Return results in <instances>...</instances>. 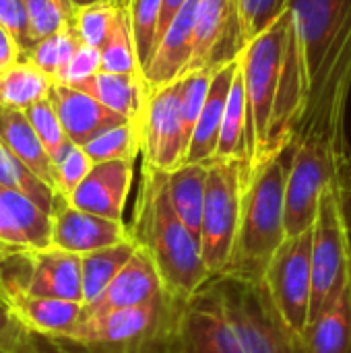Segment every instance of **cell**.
I'll list each match as a JSON object with an SVG mask.
<instances>
[{
	"label": "cell",
	"mask_w": 351,
	"mask_h": 353,
	"mask_svg": "<svg viewBox=\"0 0 351 353\" xmlns=\"http://www.w3.org/2000/svg\"><path fill=\"white\" fill-rule=\"evenodd\" d=\"M0 254H2V250H0Z\"/></svg>",
	"instance_id": "obj_49"
},
{
	"label": "cell",
	"mask_w": 351,
	"mask_h": 353,
	"mask_svg": "<svg viewBox=\"0 0 351 353\" xmlns=\"http://www.w3.org/2000/svg\"><path fill=\"white\" fill-rule=\"evenodd\" d=\"M99 70H101V50L81 43L79 50L68 60V64L64 66V70L56 83L77 87V85L89 81L91 77H95Z\"/></svg>",
	"instance_id": "obj_39"
},
{
	"label": "cell",
	"mask_w": 351,
	"mask_h": 353,
	"mask_svg": "<svg viewBox=\"0 0 351 353\" xmlns=\"http://www.w3.org/2000/svg\"><path fill=\"white\" fill-rule=\"evenodd\" d=\"M17 319V323L31 333L64 339L72 333L83 316V304L58 300V298H37L27 294H6L2 296Z\"/></svg>",
	"instance_id": "obj_19"
},
{
	"label": "cell",
	"mask_w": 351,
	"mask_h": 353,
	"mask_svg": "<svg viewBox=\"0 0 351 353\" xmlns=\"http://www.w3.org/2000/svg\"><path fill=\"white\" fill-rule=\"evenodd\" d=\"M132 176L134 161L130 159L93 163L87 178L66 201L81 211L114 221H124V209L132 188Z\"/></svg>",
	"instance_id": "obj_14"
},
{
	"label": "cell",
	"mask_w": 351,
	"mask_h": 353,
	"mask_svg": "<svg viewBox=\"0 0 351 353\" xmlns=\"http://www.w3.org/2000/svg\"><path fill=\"white\" fill-rule=\"evenodd\" d=\"M19 60H23V50L17 43V39L0 25V74L10 68L12 64H17Z\"/></svg>",
	"instance_id": "obj_43"
},
{
	"label": "cell",
	"mask_w": 351,
	"mask_h": 353,
	"mask_svg": "<svg viewBox=\"0 0 351 353\" xmlns=\"http://www.w3.org/2000/svg\"><path fill=\"white\" fill-rule=\"evenodd\" d=\"M0 186L14 188L29 196L43 211L52 213L56 203V192L43 180H39L19 157H14L0 141Z\"/></svg>",
	"instance_id": "obj_28"
},
{
	"label": "cell",
	"mask_w": 351,
	"mask_h": 353,
	"mask_svg": "<svg viewBox=\"0 0 351 353\" xmlns=\"http://www.w3.org/2000/svg\"><path fill=\"white\" fill-rule=\"evenodd\" d=\"M114 4H118V6H126L128 4V0H112Z\"/></svg>",
	"instance_id": "obj_46"
},
{
	"label": "cell",
	"mask_w": 351,
	"mask_h": 353,
	"mask_svg": "<svg viewBox=\"0 0 351 353\" xmlns=\"http://www.w3.org/2000/svg\"><path fill=\"white\" fill-rule=\"evenodd\" d=\"M25 114L31 120L41 145L46 147V151H48V155H50V159L54 161V168H56V163L68 153V149L74 143H70V139L66 137V132L62 128V122H60L52 101L41 99V101L29 105L25 110Z\"/></svg>",
	"instance_id": "obj_33"
},
{
	"label": "cell",
	"mask_w": 351,
	"mask_h": 353,
	"mask_svg": "<svg viewBox=\"0 0 351 353\" xmlns=\"http://www.w3.org/2000/svg\"><path fill=\"white\" fill-rule=\"evenodd\" d=\"M186 4V0H163L161 6V19H159V31H157V39L163 35V31L170 27V23L174 21V17L178 14V10Z\"/></svg>",
	"instance_id": "obj_44"
},
{
	"label": "cell",
	"mask_w": 351,
	"mask_h": 353,
	"mask_svg": "<svg viewBox=\"0 0 351 353\" xmlns=\"http://www.w3.org/2000/svg\"><path fill=\"white\" fill-rule=\"evenodd\" d=\"M238 60L246 93L248 180L261 163L294 143L304 110V79L288 6L263 33L244 43Z\"/></svg>",
	"instance_id": "obj_2"
},
{
	"label": "cell",
	"mask_w": 351,
	"mask_h": 353,
	"mask_svg": "<svg viewBox=\"0 0 351 353\" xmlns=\"http://www.w3.org/2000/svg\"><path fill=\"white\" fill-rule=\"evenodd\" d=\"M97 2H106V0H70V4L74 8H85V6H91V4H97Z\"/></svg>",
	"instance_id": "obj_45"
},
{
	"label": "cell",
	"mask_w": 351,
	"mask_h": 353,
	"mask_svg": "<svg viewBox=\"0 0 351 353\" xmlns=\"http://www.w3.org/2000/svg\"><path fill=\"white\" fill-rule=\"evenodd\" d=\"M52 87L54 79L23 58L0 74V105L27 110L29 105L48 99Z\"/></svg>",
	"instance_id": "obj_26"
},
{
	"label": "cell",
	"mask_w": 351,
	"mask_h": 353,
	"mask_svg": "<svg viewBox=\"0 0 351 353\" xmlns=\"http://www.w3.org/2000/svg\"><path fill=\"white\" fill-rule=\"evenodd\" d=\"M172 353H244L217 277L184 302Z\"/></svg>",
	"instance_id": "obj_11"
},
{
	"label": "cell",
	"mask_w": 351,
	"mask_h": 353,
	"mask_svg": "<svg viewBox=\"0 0 351 353\" xmlns=\"http://www.w3.org/2000/svg\"><path fill=\"white\" fill-rule=\"evenodd\" d=\"M21 331H23V327L17 323L6 300L0 296V352H8V347L12 345V341L17 339V335Z\"/></svg>",
	"instance_id": "obj_42"
},
{
	"label": "cell",
	"mask_w": 351,
	"mask_h": 353,
	"mask_svg": "<svg viewBox=\"0 0 351 353\" xmlns=\"http://www.w3.org/2000/svg\"><path fill=\"white\" fill-rule=\"evenodd\" d=\"M118 8L120 6L114 4L112 0L97 2V4L85 6V8H77L74 31H77L79 39L85 46L101 50V46L106 43V39H108V35H110V31L114 27Z\"/></svg>",
	"instance_id": "obj_35"
},
{
	"label": "cell",
	"mask_w": 351,
	"mask_h": 353,
	"mask_svg": "<svg viewBox=\"0 0 351 353\" xmlns=\"http://www.w3.org/2000/svg\"><path fill=\"white\" fill-rule=\"evenodd\" d=\"M244 48L236 0H199L194 14V50L188 70L221 66Z\"/></svg>",
	"instance_id": "obj_12"
},
{
	"label": "cell",
	"mask_w": 351,
	"mask_h": 353,
	"mask_svg": "<svg viewBox=\"0 0 351 353\" xmlns=\"http://www.w3.org/2000/svg\"><path fill=\"white\" fill-rule=\"evenodd\" d=\"M246 184V163L234 159H215L209 163L207 199L201 221V252L209 275L223 277L232 259L242 192Z\"/></svg>",
	"instance_id": "obj_7"
},
{
	"label": "cell",
	"mask_w": 351,
	"mask_h": 353,
	"mask_svg": "<svg viewBox=\"0 0 351 353\" xmlns=\"http://www.w3.org/2000/svg\"><path fill=\"white\" fill-rule=\"evenodd\" d=\"M207 178L209 165L205 163H184L168 174V192L172 207L194 236L201 234L203 209L207 199Z\"/></svg>",
	"instance_id": "obj_23"
},
{
	"label": "cell",
	"mask_w": 351,
	"mask_h": 353,
	"mask_svg": "<svg viewBox=\"0 0 351 353\" xmlns=\"http://www.w3.org/2000/svg\"><path fill=\"white\" fill-rule=\"evenodd\" d=\"M288 6V0H238V21L242 41L263 33Z\"/></svg>",
	"instance_id": "obj_36"
},
{
	"label": "cell",
	"mask_w": 351,
	"mask_h": 353,
	"mask_svg": "<svg viewBox=\"0 0 351 353\" xmlns=\"http://www.w3.org/2000/svg\"><path fill=\"white\" fill-rule=\"evenodd\" d=\"M77 89L89 93L112 112L134 122L139 120L149 95L143 74H116L106 70H99L89 81L77 85Z\"/></svg>",
	"instance_id": "obj_21"
},
{
	"label": "cell",
	"mask_w": 351,
	"mask_h": 353,
	"mask_svg": "<svg viewBox=\"0 0 351 353\" xmlns=\"http://www.w3.org/2000/svg\"><path fill=\"white\" fill-rule=\"evenodd\" d=\"M83 41L79 39L74 27H66L54 35H48L43 39H37L29 52L25 54V60H29L33 66H37L41 72H46L54 83L62 74L64 66L72 58V54L79 50Z\"/></svg>",
	"instance_id": "obj_29"
},
{
	"label": "cell",
	"mask_w": 351,
	"mask_h": 353,
	"mask_svg": "<svg viewBox=\"0 0 351 353\" xmlns=\"http://www.w3.org/2000/svg\"><path fill=\"white\" fill-rule=\"evenodd\" d=\"M0 141L14 157H19L39 180H43L56 192L54 161L41 145L25 110L0 105Z\"/></svg>",
	"instance_id": "obj_20"
},
{
	"label": "cell",
	"mask_w": 351,
	"mask_h": 353,
	"mask_svg": "<svg viewBox=\"0 0 351 353\" xmlns=\"http://www.w3.org/2000/svg\"><path fill=\"white\" fill-rule=\"evenodd\" d=\"M91 168H93V161L89 159L85 149L79 145H72L68 153L56 163V194L62 199H68L77 190V186L87 178Z\"/></svg>",
	"instance_id": "obj_37"
},
{
	"label": "cell",
	"mask_w": 351,
	"mask_h": 353,
	"mask_svg": "<svg viewBox=\"0 0 351 353\" xmlns=\"http://www.w3.org/2000/svg\"><path fill=\"white\" fill-rule=\"evenodd\" d=\"M137 242L132 238L83 254L81 256V273H83V306L91 304L95 298L101 296V292L114 281V277L126 267V263L137 252Z\"/></svg>",
	"instance_id": "obj_24"
},
{
	"label": "cell",
	"mask_w": 351,
	"mask_h": 353,
	"mask_svg": "<svg viewBox=\"0 0 351 353\" xmlns=\"http://www.w3.org/2000/svg\"><path fill=\"white\" fill-rule=\"evenodd\" d=\"M48 99L52 101L66 137L79 147H85L101 132L128 122L124 116L112 112L95 97L77 87L54 83Z\"/></svg>",
	"instance_id": "obj_17"
},
{
	"label": "cell",
	"mask_w": 351,
	"mask_h": 353,
	"mask_svg": "<svg viewBox=\"0 0 351 353\" xmlns=\"http://www.w3.org/2000/svg\"><path fill=\"white\" fill-rule=\"evenodd\" d=\"M101 70L116 72V74H143L137 48L132 39V27L128 19L126 6L118 8L114 27L101 46Z\"/></svg>",
	"instance_id": "obj_27"
},
{
	"label": "cell",
	"mask_w": 351,
	"mask_h": 353,
	"mask_svg": "<svg viewBox=\"0 0 351 353\" xmlns=\"http://www.w3.org/2000/svg\"><path fill=\"white\" fill-rule=\"evenodd\" d=\"M294 143L271 155L246 180L238 234L223 277L263 285L265 273L288 238L285 194Z\"/></svg>",
	"instance_id": "obj_4"
},
{
	"label": "cell",
	"mask_w": 351,
	"mask_h": 353,
	"mask_svg": "<svg viewBox=\"0 0 351 353\" xmlns=\"http://www.w3.org/2000/svg\"><path fill=\"white\" fill-rule=\"evenodd\" d=\"M288 10L304 79V110L294 139L321 137L345 147L351 0H288Z\"/></svg>",
	"instance_id": "obj_1"
},
{
	"label": "cell",
	"mask_w": 351,
	"mask_h": 353,
	"mask_svg": "<svg viewBox=\"0 0 351 353\" xmlns=\"http://www.w3.org/2000/svg\"><path fill=\"white\" fill-rule=\"evenodd\" d=\"M29 19H31V33L33 39H43L54 35L66 27H74L77 8L70 0H25Z\"/></svg>",
	"instance_id": "obj_34"
},
{
	"label": "cell",
	"mask_w": 351,
	"mask_h": 353,
	"mask_svg": "<svg viewBox=\"0 0 351 353\" xmlns=\"http://www.w3.org/2000/svg\"><path fill=\"white\" fill-rule=\"evenodd\" d=\"M238 64H240L238 58H234V60L217 66V70L213 74V81H211L207 101H205L203 112H201V116L197 120V126L192 130L184 163H205V165H209V163L215 161L221 122H223V114H225V103H228V95H230Z\"/></svg>",
	"instance_id": "obj_18"
},
{
	"label": "cell",
	"mask_w": 351,
	"mask_h": 353,
	"mask_svg": "<svg viewBox=\"0 0 351 353\" xmlns=\"http://www.w3.org/2000/svg\"><path fill=\"white\" fill-rule=\"evenodd\" d=\"M217 66H205V68H194L184 72L178 79V89H180V114L184 122V130L190 143L192 130L197 126V120L203 112V105L207 101L211 81L215 74Z\"/></svg>",
	"instance_id": "obj_32"
},
{
	"label": "cell",
	"mask_w": 351,
	"mask_h": 353,
	"mask_svg": "<svg viewBox=\"0 0 351 353\" xmlns=\"http://www.w3.org/2000/svg\"><path fill=\"white\" fill-rule=\"evenodd\" d=\"M350 180L329 184L321 196L312 225V302L317 321L345 290L351 279V228L348 219ZM308 323V325H310Z\"/></svg>",
	"instance_id": "obj_6"
},
{
	"label": "cell",
	"mask_w": 351,
	"mask_h": 353,
	"mask_svg": "<svg viewBox=\"0 0 351 353\" xmlns=\"http://www.w3.org/2000/svg\"><path fill=\"white\" fill-rule=\"evenodd\" d=\"M236 4H238V0H236Z\"/></svg>",
	"instance_id": "obj_48"
},
{
	"label": "cell",
	"mask_w": 351,
	"mask_h": 353,
	"mask_svg": "<svg viewBox=\"0 0 351 353\" xmlns=\"http://www.w3.org/2000/svg\"><path fill=\"white\" fill-rule=\"evenodd\" d=\"M182 306L163 292L143 306L81 319L64 339L89 353H172Z\"/></svg>",
	"instance_id": "obj_5"
},
{
	"label": "cell",
	"mask_w": 351,
	"mask_h": 353,
	"mask_svg": "<svg viewBox=\"0 0 351 353\" xmlns=\"http://www.w3.org/2000/svg\"><path fill=\"white\" fill-rule=\"evenodd\" d=\"M263 290L290 333L302 341L312 302V228L285 238L267 267Z\"/></svg>",
	"instance_id": "obj_8"
},
{
	"label": "cell",
	"mask_w": 351,
	"mask_h": 353,
	"mask_svg": "<svg viewBox=\"0 0 351 353\" xmlns=\"http://www.w3.org/2000/svg\"><path fill=\"white\" fill-rule=\"evenodd\" d=\"M137 124L143 170L170 174L184 165L188 137L180 114L178 81L161 89L149 91Z\"/></svg>",
	"instance_id": "obj_10"
},
{
	"label": "cell",
	"mask_w": 351,
	"mask_h": 353,
	"mask_svg": "<svg viewBox=\"0 0 351 353\" xmlns=\"http://www.w3.org/2000/svg\"><path fill=\"white\" fill-rule=\"evenodd\" d=\"M0 250L2 252H21L31 250L27 244V238L23 236L21 228L14 221V215L6 203V196L0 186Z\"/></svg>",
	"instance_id": "obj_41"
},
{
	"label": "cell",
	"mask_w": 351,
	"mask_h": 353,
	"mask_svg": "<svg viewBox=\"0 0 351 353\" xmlns=\"http://www.w3.org/2000/svg\"><path fill=\"white\" fill-rule=\"evenodd\" d=\"M215 159H234V161H244V163L248 161L246 93H244V79H242L240 64H238L230 95H228Z\"/></svg>",
	"instance_id": "obj_25"
},
{
	"label": "cell",
	"mask_w": 351,
	"mask_h": 353,
	"mask_svg": "<svg viewBox=\"0 0 351 353\" xmlns=\"http://www.w3.org/2000/svg\"><path fill=\"white\" fill-rule=\"evenodd\" d=\"M161 6H163V0H128L126 4L141 70H145V66L149 64L155 43H157Z\"/></svg>",
	"instance_id": "obj_31"
},
{
	"label": "cell",
	"mask_w": 351,
	"mask_h": 353,
	"mask_svg": "<svg viewBox=\"0 0 351 353\" xmlns=\"http://www.w3.org/2000/svg\"><path fill=\"white\" fill-rule=\"evenodd\" d=\"M130 238L124 221L106 219L72 207L66 199L56 196L52 211V246L72 254H89Z\"/></svg>",
	"instance_id": "obj_13"
},
{
	"label": "cell",
	"mask_w": 351,
	"mask_h": 353,
	"mask_svg": "<svg viewBox=\"0 0 351 353\" xmlns=\"http://www.w3.org/2000/svg\"><path fill=\"white\" fill-rule=\"evenodd\" d=\"M199 0H186L170 27L157 39L153 56L143 70L149 91L161 89L188 72L194 50V14Z\"/></svg>",
	"instance_id": "obj_15"
},
{
	"label": "cell",
	"mask_w": 351,
	"mask_h": 353,
	"mask_svg": "<svg viewBox=\"0 0 351 353\" xmlns=\"http://www.w3.org/2000/svg\"><path fill=\"white\" fill-rule=\"evenodd\" d=\"M85 153L93 163L103 161H118V159H130L134 161L137 155H141V139H139V124L134 120H128L124 124H118L93 141H89L85 147Z\"/></svg>",
	"instance_id": "obj_30"
},
{
	"label": "cell",
	"mask_w": 351,
	"mask_h": 353,
	"mask_svg": "<svg viewBox=\"0 0 351 353\" xmlns=\"http://www.w3.org/2000/svg\"><path fill=\"white\" fill-rule=\"evenodd\" d=\"M350 196H351V176H350Z\"/></svg>",
	"instance_id": "obj_47"
},
{
	"label": "cell",
	"mask_w": 351,
	"mask_h": 353,
	"mask_svg": "<svg viewBox=\"0 0 351 353\" xmlns=\"http://www.w3.org/2000/svg\"><path fill=\"white\" fill-rule=\"evenodd\" d=\"M244 353H304L302 341L279 319L263 285L217 277Z\"/></svg>",
	"instance_id": "obj_9"
},
{
	"label": "cell",
	"mask_w": 351,
	"mask_h": 353,
	"mask_svg": "<svg viewBox=\"0 0 351 353\" xmlns=\"http://www.w3.org/2000/svg\"><path fill=\"white\" fill-rule=\"evenodd\" d=\"M128 232L155 265L163 290L172 298L186 302L213 279L203 261L199 236L184 225L172 207L168 174L141 168V186Z\"/></svg>",
	"instance_id": "obj_3"
},
{
	"label": "cell",
	"mask_w": 351,
	"mask_h": 353,
	"mask_svg": "<svg viewBox=\"0 0 351 353\" xmlns=\"http://www.w3.org/2000/svg\"><path fill=\"white\" fill-rule=\"evenodd\" d=\"M304 353H351V279L341 296L308 325Z\"/></svg>",
	"instance_id": "obj_22"
},
{
	"label": "cell",
	"mask_w": 351,
	"mask_h": 353,
	"mask_svg": "<svg viewBox=\"0 0 351 353\" xmlns=\"http://www.w3.org/2000/svg\"><path fill=\"white\" fill-rule=\"evenodd\" d=\"M6 353H89L85 347L66 341V339H54L46 335H37L31 331H21L12 345Z\"/></svg>",
	"instance_id": "obj_40"
},
{
	"label": "cell",
	"mask_w": 351,
	"mask_h": 353,
	"mask_svg": "<svg viewBox=\"0 0 351 353\" xmlns=\"http://www.w3.org/2000/svg\"><path fill=\"white\" fill-rule=\"evenodd\" d=\"M0 353H4V352H0Z\"/></svg>",
	"instance_id": "obj_50"
},
{
	"label": "cell",
	"mask_w": 351,
	"mask_h": 353,
	"mask_svg": "<svg viewBox=\"0 0 351 353\" xmlns=\"http://www.w3.org/2000/svg\"><path fill=\"white\" fill-rule=\"evenodd\" d=\"M163 292L166 290H163V283L155 265L141 248H137L132 259L114 277V281L101 292V296L95 298L91 304L83 306L81 319H91V316H99V314L122 310V308L143 306L155 300L157 296H161Z\"/></svg>",
	"instance_id": "obj_16"
},
{
	"label": "cell",
	"mask_w": 351,
	"mask_h": 353,
	"mask_svg": "<svg viewBox=\"0 0 351 353\" xmlns=\"http://www.w3.org/2000/svg\"><path fill=\"white\" fill-rule=\"evenodd\" d=\"M0 25L17 39L25 58L29 48L35 43L25 0H0Z\"/></svg>",
	"instance_id": "obj_38"
}]
</instances>
